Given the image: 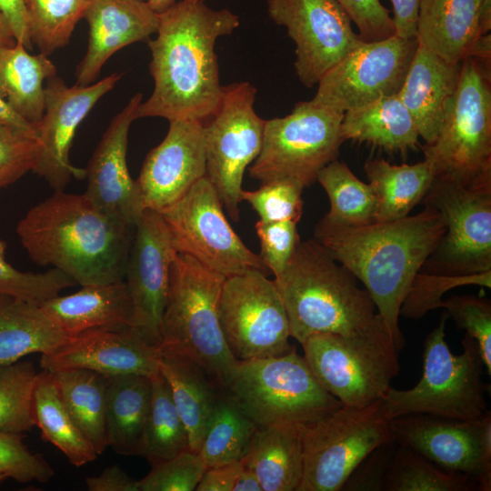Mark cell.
Here are the masks:
<instances>
[{"mask_svg":"<svg viewBox=\"0 0 491 491\" xmlns=\"http://www.w3.org/2000/svg\"><path fill=\"white\" fill-rule=\"evenodd\" d=\"M206 466L198 453L190 449L152 466L151 471L138 480L140 491L195 490Z\"/></svg>","mask_w":491,"mask_h":491,"instance_id":"cell-47","label":"cell"},{"mask_svg":"<svg viewBox=\"0 0 491 491\" xmlns=\"http://www.w3.org/2000/svg\"><path fill=\"white\" fill-rule=\"evenodd\" d=\"M23 433L0 431V473L17 482H48L54 469L41 454L32 453Z\"/></svg>","mask_w":491,"mask_h":491,"instance_id":"cell-48","label":"cell"},{"mask_svg":"<svg viewBox=\"0 0 491 491\" xmlns=\"http://www.w3.org/2000/svg\"><path fill=\"white\" fill-rule=\"evenodd\" d=\"M67 337L39 305L0 296L1 365L32 353H48Z\"/></svg>","mask_w":491,"mask_h":491,"instance_id":"cell-33","label":"cell"},{"mask_svg":"<svg viewBox=\"0 0 491 491\" xmlns=\"http://www.w3.org/2000/svg\"><path fill=\"white\" fill-rule=\"evenodd\" d=\"M343 113L297 103L284 117L266 120L261 150L250 165L251 177L266 184L290 181L303 189L316 181L319 171L336 159Z\"/></svg>","mask_w":491,"mask_h":491,"instance_id":"cell-10","label":"cell"},{"mask_svg":"<svg viewBox=\"0 0 491 491\" xmlns=\"http://www.w3.org/2000/svg\"><path fill=\"white\" fill-rule=\"evenodd\" d=\"M393 6V21L396 35L414 38L416 34L418 12L421 0H390Z\"/></svg>","mask_w":491,"mask_h":491,"instance_id":"cell-56","label":"cell"},{"mask_svg":"<svg viewBox=\"0 0 491 491\" xmlns=\"http://www.w3.org/2000/svg\"><path fill=\"white\" fill-rule=\"evenodd\" d=\"M0 12L5 16L14 38L28 50L33 44L29 36L24 0H0Z\"/></svg>","mask_w":491,"mask_h":491,"instance_id":"cell-55","label":"cell"},{"mask_svg":"<svg viewBox=\"0 0 491 491\" xmlns=\"http://www.w3.org/2000/svg\"><path fill=\"white\" fill-rule=\"evenodd\" d=\"M152 398L151 377L128 374L108 377L105 402L107 446L126 456H142Z\"/></svg>","mask_w":491,"mask_h":491,"instance_id":"cell-29","label":"cell"},{"mask_svg":"<svg viewBox=\"0 0 491 491\" xmlns=\"http://www.w3.org/2000/svg\"><path fill=\"white\" fill-rule=\"evenodd\" d=\"M491 0H421L416 38L444 60L491 57Z\"/></svg>","mask_w":491,"mask_h":491,"instance_id":"cell-24","label":"cell"},{"mask_svg":"<svg viewBox=\"0 0 491 491\" xmlns=\"http://www.w3.org/2000/svg\"><path fill=\"white\" fill-rule=\"evenodd\" d=\"M267 13L296 45L299 81L313 87L362 39L336 0H267Z\"/></svg>","mask_w":491,"mask_h":491,"instance_id":"cell-17","label":"cell"},{"mask_svg":"<svg viewBox=\"0 0 491 491\" xmlns=\"http://www.w3.org/2000/svg\"><path fill=\"white\" fill-rule=\"evenodd\" d=\"M55 75V65L43 53L31 55L18 42L0 50V95L33 125L45 112L44 84Z\"/></svg>","mask_w":491,"mask_h":491,"instance_id":"cell-32","label":"cell"},{"mask_svg":"<svg viewBox=\"0 0 491 491\" xmlns=\"http://www.w3.org/2000/svg\"><path fill=\"white\" fill-rule=\"evenodd\" d=\"M142 94L135 95L112 119L85 169V195L102 211L135 226L143 210L126 163L128 132Z\"/></svg>","mask_w":491,"mask_h":491,"instance_id":"cell-23","label":"cell"},{"mask_svg":"<svg viewBox=\"0 0 491 491\" xmlns=\"http://www.w3.org/2000/svg\"><path fill=\"white\" fill-rule=\"evenodd\" d=\"M445 232L441 213L425 206L415 215L361 226L321 220L314 239L364 284L398 352L405 345L398 324L400 308Z\"/></svg>","mask_w":491,"mask_h":491,"instance_id":"cell-2","label":"cell"},{"mask_svg":"<svg viewBox=\"0 0 491 491\" xmlns=\"http://www.w3.org/2000/svg\"><path fill=\"white\" fill-rule=\"evenodd\" d=\"M8 478L5 475L0 473V483Z\"/></svg>","mask_w":491,"mask_h":491,"instance_id":"cell-61","label":"cell"},{"mask_svg":"<svg viewBox=\"0 0 491 491\" xmlns=\"http://www.w3.org/2000/svg\"><path fill=\"white\" fill-rule=\"evenodd\" d=\"M364 169L376 200V222L407 216L421 202L436 176L432 165L426 159L413 165L369 159Z\"/></svg>","mask_w":491,"mask_h":491,"instance_id":"cell-34","label":"cell"},{"mask_svg":"<svg viewBox=\"0 0 491 491\" xmlns=\"http://www.w3.org/2000/svg\"><path fill=\"white\" fill-rule=\"evenodd\" d=\"M303 188L290 181L261 184L254 191H243L246 201L263 222L292 221L298 223L303 213Z\"/></svg>","mask_w":491,"mask_h":491,"instance_id":"cell-46","label":"cell"},{"mask_svg":"<svg viewBox=\"0 0 491 491\" xmlns=\"http://www.w3.org/2000/svg\"><path fill=\"white\" fill-rule=\"evenodd\" d=\"M219 321L227 347L238 361L279 356L295 347L276 286L259 270L225 279Z\"/></svg>","mask_w":491,"mask_h":491,"instance_id":"cell-14","label":"cell"},{"mask_svg":"<svg viewBox=\"0 0 491 491\" xmlns=\"http://www.w3.org/2000/svg\"><path fill=\"white\" fill-rule=\"evenodd\" d=\"M274 282L300 344L320 333L391 338L367 290L314 238L299 242Z\"/></svg>","mask_w":491,"mask_h":491,"instance_id":"cell-4","label":"cell"},{"mask_svg":"<svg viewBox=\"0 0 491 491\" xmlns=\"http://www.w3.org/2000/svg\"><path fill=\"white\" fill-rule=\"evenodd\" d=\"M396 446L395 440L369 453L352 471L341 490L382 491L384 477Z\"/></svg>","mask_w":491,"mask_h":491,"instance_id":"cell-52","label":"cell"},{"mask_svg":"<svg viewBox=\"0 0 491 491\" xmlns=\"http://www.w3.org/2000/svg\"><path fill=\"white\" fill-rule=\"evenodd\" d=\"M422 150L436 175L469 189L491 190V57L462 61L440 131Z\"/></svg>","mask_w":491,"mask_h":491,"instance_id":"cell-6","label":"cell"},{"mask_svg":"<svg viewBox=\"0 0 491 491\" xmlns=\"http://www.w3.org/2000/svg\"><path fill=\"white\" fill-rule=\"evenodd\" d=\"M150 377L152 398L142 456L154 466L190 447L185 426L175 406L165 378L160 370Z\"/></svg>","mask_w":491,"mask_h":491,"instance_id":"cell-40","label":"cell"},{"mask_svg":"<svg viewBox=\"0 0 491 491\" xmlns=\"http://www.w3.org/2000/svg\"><path fill=\"white\" fill-rule=\"evenodd\" d=\"M448 316L427 335L423 352V374L412 388L392 386L381 399L385 416L425 414L456 420H475L487 411L483 360L476 340L466 334L463 352L454 355L446 341Z\"/></svg>","mask_w":491,"mask_h":491,"instance_id":"cell-7","label":"cell"},{"mask_svg":"<svg viewBox=\"0 0 491 491\" xmlns=\"http://www.w3.org/2000/svg\"><path fill=\"white\" fill-rule=\"evenodd\" d=\"M85 485L89 491H140L138 480L118 466L105 468L97 476L86 477Z\"/></svg>","mask_w":491,"mask_h":491,"instance_id":"cell-54","label":"cell"},{"mask_svg":"<svg viewBox=\"0 0 491 491\" xmlns=\"http://www.w3.org/2000/svg\"><path fill=\"white\" fill-rule=\"evenodd\" d=\"M151 51V95L136 111L140 117L195 119L205 122L223 94L215 45L240 25L229 9H213L203 1L181 0L158 14Z\"/></svg>","mask_w":491,"mask_h":491,"instance_id":"cell-1","label":"cell"},{"mask_svg":"<svg viewBox=\"0 0 491 491\" xmlns=\"http://www.w3.org/2000/svg\"><path fill=\"white\" fill-rule=\"evenodd\" d=\"M256 428L220 387L198 451L206 468L241 461Z\"/></svg>","mask_w":491,"mask_h":491,"instance_id":"cell-38","label":"cell"},{"mask_svg":"<svg viewBox=\"0 0 491 491\" xmlns=\"http://www.w3.org/2000/svg\"><path fill=\"white\" fill-rule=\"evenodd\" d=\"M394 440L439 467L475 477L480 491L491 489V412L475 420L425 414L391 419Z\"/></svg>","mask_w":491,"mask_h":491,"instance_id":"cell-18","label":"cell"},{"mask_svg":"<svg viewBox=\"0 0 491 491\" xmlns=\"http://www.w3.org/2000/svg\"><path fill=\"white\" fill-rule=\"evenodd\" d=\"M241 461L207 467L196 491H233L235 481L243 470Z\"/></svg>","mask_w":491,"mask_h":491,"instance_id":"cell-53","label":"cell"},{"mask_svg":"<svg viewBox=\"0 0 491 491\" xmlns=\"http://www.w3.org/2000/svg\"><path fill=\"white\" fill-rule=\"evenodd\" d=\"M37 376L30 362L0 364V431L24 433L35 425L33 401Z\"/></svg>","mask_w":491,"mask_h":491,"instance_id":"cell-42","label":"cell"},{"mask_svg":"<svg viewBox=\"0 0 491 491\" xmlns=\"http://www.w3.org/2000/svg\"><path fill=\"white\" fill-rule=\"evenodd\" d=\"M84 17L89 25L87 51L76 67V85H88L106 61L133 43L149 40L158 14L143 0H89Z\"/></svg>","mask_w":491,"mask_h":491,"instance_id":"cell-25","label":"cell"},{"mask_svg":"<svg viewBox=\"0 0 491 491\" xmlns=\"http://www.w3.org/2000/svg\"><path fill=\"white\" fill-rule=\"evenodd\" d=\"M256 95V89L249 82L223 86L216 111L204 122L205 176L235 222L240 217L244 173L263 143L266 120L255 111Z\"/></svg>","mask_w":491,"mask_h":491,"instance_id":"cell-12","label":"cell"},{"mask_svg":"<svg viewBox=\"0 0 491 491\" xmlns=\"http://www.w3.org/2000/svg\"><path fill=\"white\" fill-rule=\"evenodd\" d=\"M222 388L256 427L307 425L342 406L295 347L279 356L237 360Z\"/></svg>","mask_w":491,"mask_h":491,"instance_id":"cell-8","label":"cell"},{"mask_svg":"<svg viewBox=\"0 0 491 491\" xmlns=\"http://www.w3.org/2000/svg\"><path fill=\"white\" fill-rule=\"evenodd\" d=\"M40 306L68 336L92 328H131L132 325V304L125 280L84 286Z\"/></svg>","mask_w":491,"mask_h":491,"instance_id":"cell-27","label":"cell"},{"mask_svg":"<svg viewBox=\"0 0 491 491\" xmlns=\"http://www.w3.org/2000/svg\"><path fill=\"white\" fill-rule=\"evenodd\" d=\"M316 181L330 201L323 221L344 226L376 222V200L372 187L358 179L345 162L336 159L327 164L319 171Z\"/></svg>","mask_w":491,"mask_h":491,"instance_id":"cell-37","label":"cell"},{"mask_svg":"<svg viewBox=\"0 0 491 491\" xmlns=\"http://www.w3.org/2000/svg\"><path fill=\"white\" fill-rule=\"evenodd\" d=\"M37 147L35 138L0 125V189L33 171Z\"/></svg>","mask_w":491,"mask_h":491,"instance_id":"cell-50","label":"cell"},{"mask_svg":"<svg viewBox=\"0 0 491 491\" xmlns=\"http://www.w3.org/2000/svg\"><path fill=\"white\" fill-rule=\"evenodd\" d=\"M340 135L343 142H366L401 153L416 149L419 137L413 117L397 94L346 111Z\"/></svg>","mask_w":491,"mask_h":491,"instance_id":"cell-31","label":"cell"},{"mask_svg":"<svg viewBox=\"0 0 491 491\" xmlns=\"http://www.w3.org/2000/svg\"><path fill=\"white\" fill-rule=\"evenodd\" d=\"M0 125L25 133L37 140L35 125L29 123L17 113L0 95Z\"/></svg>","mask_w":491,"mask_h":491,"instance_id":"cell-57","label":"cell"},{"mask_svg":"<svg viewBox=\"0 0 491 491\" xmlns=\"http://www.w3.org/2000/svg\"><path fill=\"white\" fill-rule=\"evenodd\" d=\"M179 253L227 278L249 270L266 274L259 255L252 252L229 225L220 200L205 176L175 204L159 213Z\"/></svg>","mask_w":491,"mask_h":491,"instance_id":"cell-15","label":"cell"},{"mask_svg":"<svg viewBox=\"0 0 491 491\" xmlns=\"http://www.w3.org/2000/svg\"><path fill=\"white\" fill-rule=\"evenodd\" d=\"M458 329L477 343L484 366L491 375V303L486 297L475 295H453L442 301Z\"/></svg>","mask_w":491,"mask_h":491,"instance_id":"cell-45","label":"cell"},{"mask_svg":"<svg viewBox=\"0 0 491 491\" xmlns=\"http://www.w3.org/2000/svg\"><path fill=\"white\" fill-rule=\"evenodd\" d=\"M477 285L491 287V271L469 276H444L418 272L400 308V316L417 319L441 307L442 296L454 287Z\"/></svg>","mask_w":491,"mask_h":491,"instance_id":"cell-44","label":"cell"},{"mask_svg":"<svg viewBox=\"0 0 491 491\" xmlns=\"http://www.w3.org/2000/svg\"><path fill=\"white\" fill-rule=\"evenodd\" d=\"M241 462L256 476L263 491H297L304 469L300 425L257 427Z\"/></svg>","mask_w":491,"mask_h":491,"instance_id":"cell-28","label":"cell"},{"mask_svg":"<svg viewBox=\"0 0 491 491\" xmlns=\"http://www.w3.org/2000/svg\"><path fill=\"white\" fill-rule=\"evenodd\" d=\"M233 491H263V489L256 476L244 467L235 481Z\"/></svg>","mask_w":491,"mask_h":491,"instance_id":"cell-58","label":"cell"},{"mask_svg":"<svg viewBox=\"0 0 491 491\" xmlns=\"http://www.w3.org/2000/svg\"><path fill=\"white\" fill-rule=\"evenodd\" d=\"M301 345L316 377L342 406L381 400L399 372L397 350L388 336L320 333Z\"/></svg>","mask_w":491,"mask_h":491,"instance_id":"cell-11","label":"cell"},{"mask_svg":"<svg viewBox=\"0 0 491 491\" xmlns=\"http://www.w3.org/2000/svg\"><path fill=\"white\" fill-rule=\"evenodd\" d=\"M89 0H24L29 36L49 55L65 46Z\"/></svg>","mask_w":491,"mask_h":491,"instance_id":"cell-41","label":"cell"},{"mask_svg":"<svg viewBox=\"0 0 491 491\" xmlns=\"http://www.w3.org/2000/svg\"><path fill=\"white\" fill-rule=\"evenodd\" d=\"M34 415L42 438L56 446L75 466H82L98 456L65 407L52 373H38L34 390Z\"/></svg>","mask_w":491,"mask_h":491,"instance_id":"cell-36","label":"cell"},{"mask_svg":"<svg viewBox=\"0 0 491 491\" xmlns=\"http://www.w3.org/2000/svg\"><path fill=\"white\" fill-rule=\"evenodd\" d=\"M160 348L147 344L132 328H92L69 336L52 351L42 354L43 370L85 368L114 376L159 371Z\"/></svg>","mask_w":491,"mask_h":491,"instance_id":"cell-22","label":"cell"},{"mask_svg":"<svg viewBox=\"0 0 491 491\" xmlns=\"http://www.w3.org/2000/svg\"><path fill=\"white\" fill-rule=\"evenodd\" d=\"M177 253L162 215L145 209L135 225L125 274L131 304V328L160 348L171 264Z\"/></svg>","mask_w":491,"mask_h":491,"instance_id":"cell-19","label":"cell"},{"mask_svg":"<svg viewBox=\"0 0 491 491\" xmlns=\"http://www.w3.org/2000/svg\"><path fill=\"white\" fill-rule=\"evenodd\" d=\"M135 226L115 219L85 195L55 191L18 222L31 259L84 286L125 279Z\"/></svg>","mask_w":491,"mask_h":491,"instance_id":"cell-3","label":"cell"},{"mask_svg":"<svg viewBox=\"0 0 491 491\" xmlns=\"http://www.w3.org/2000/svg\"><path fill=\"white\" fill-rule=\"evenodd\" d=\"M160 352L159 370L185 426L190 450L198 453L220 387L188 357L165 350Z\"/></svg>","mask_w":491,"mask_h":491,"instance_id":"cell-30","label":"cell"},{"mask_svg":"<svg viewBox=\"0 0 491 491\" xmlns=\"http://www.w3.org/2000/svg\"><path fill=\"white\" fill-rule=\"evenodd\" d=\"M297 223L292 221L256 223L260 241V257L275 277L286 268L300 240Z\"/></svg>","mask_w":491,"mask_h":491,"instance_id":"cell-49","label":"cell"},{"mask_svg":"<svg viewBox=\"0 0 491 491\" xmlns=\"http://www.w3.org/2000/svg\"><path fill=\"white\" fill-rule=\"evenodd\" d=\"M384 491H475L477 480L443 469L409 447L396 443L386 469Z\"/></svg>","mask_w":491,"mask_h":491,"instance_id":"cell-39","label":"cell"},{"mask_svg":"<svg viewBox=\"0 0 491 491\" xmlns=\"http://www.w3.org/2000/svg\"><path fill=\"white\" fill-rule=\"evenodd\" d=\"M304 469L297 491H337L375 448L393 441L391 420L381 400L341 406L322 418L300 425Z\"/></svg>","mask_w":491,"mask_h":491,"instance_id":"cell-9","label":"cell"},{"mask_svg":"<svg viewBox=\"0 0 491 491\" xmlns=\"http://www.w3.org/2000/svg\"><path fill=\"white\" fill-rule=\"evenodd\" d=\"M417 45L416 37L396 35L380 41L361 40L322 76L309 102L344 114L398 94Z\"/></svg>","mask_w":491,"mask_h":491,"instance_id":"cell-16","label":"cell"},{"mask_svg":"<svg viewBox=\"0 0 491 491\" xmlns=\"http://www.w3.org/2000/svg\"><path fill=\"white\" fill-rule=\"evenodd\" d=\"M437 209L446 232L419 272L469 276L491 271V190L436 175L421 202Z\"/></svg>","mask_w":491,"mask_h":491,"instance_id":"cell-13","label":"cell"},{"mask_svg":"<svg viewBox=\"0 0 491 491\" xmlns=\"http://www.w3.org/2000/svg\"><path fill=\"white\" fill-rule=\"evenodd\" d=\"M120 78L113 74L95 84L71 87L56 75L45 82V112L35 125L38 147L33 172L55 191H63L73 176H85V169L70 163L73 138L90 110Z\"/></svg>","mask_w":491,"mask_h":491,"instance_id":"cell-20","label":"cell"},{"mask_svg":"<svg viewBox=\"0 0 491 491\" xmlns=\"http://www.w3.org/2000/svg\"><path fill=\"white\" fill-rule=\"evenodd\" d=\"M52 375L72 419L96 454H102L108 446L105 402L109 376L85 368L62 369Z\"/></svg>","mask_w":491,"mask_h":491,"instance_id":"cell-35","label":"cell"},{"mask_svg":"<svg viewBox=\"0 0 491 491\" xmlns=\"http://www.w3.org/2000/svg\"><path fill=\"white\" fill-rule=\"evenodd\" d=\"M205 175L204 122L169 121L164 140L146 155L135 181L142 210L163 212Z\"/></svg>","mask_w":491,"mask_h":491,"instance_id":"cell-21","label":"cell"},{"mask_svg":"<svg viewBox=\"0 0 491 491\" xmlns=\"http://www.w3.org/2000/svg\"><path fill=\"white\" fill-rule=\"evenodd\" d=\"M6 244L0 239V296L41 305L59 296L66 287L76 282L59 269L45 273L21 272L5 258Z\"/></svg>","mask_w":491,"mask_h":491,"instance_id":"cell-43","label":"cell"},{"mask_svg":"<svg viewBox=\"0 0 491 491\" xmlns=\"http://www.w3.org/2000/svg\"><path fill=\"white\" fill-rule=\"evenodd\" d=\"M225 279L192 256L176 253L170 266L160 346L196 363L221 388L237 362L219 321Z\"/></svg>","mask_w":491,"mask_h":491,"instance_id":"cell-5","label":"cell"},{"mask_svg":"<svg viewBox=\"0 0 491 491\" xmlns=\"http://www.w3.org/2000/svg\"><path fill=\"white\" fill-rule=\"evenodd\" d=\"M461 64L449 63L417 45L397 95L426 144L433 143L440 131L446 104L459 83Z\"/></svg>","mask_w":491,"mask_h":491,"instance_id":"cell-26","label":"cell"},{"mask_svg":"<svg viewBox=\"0 0 491 491\" xmlns=\"http://www.w3.org/2000/svg\"><path fill=\"white\" fill-rule=\"evenodd\" d=\"M203 1L205 0H198ZM148 5L155 11L157 14H160L175 4V0H146Z\"/></svg>","mask_w":491,"mask_h":491,"instance_id":"cell-60","label":"cell"},{"mask_svg":"<svg viewBox=\"0 0 491 491\" xmlns=\"http://www.w3.org/2000/svg\"><path fill=\"white\" fill-rule=\"evenodd\" d=\"M356 25L363 41H380L396 35L389 10L380 0H336Z\"/></svg>","mask_w":491,"mask_h":491,"instance_id":"cell-51","label":"cell"},{"mask_svg":"<svg viewBox=\"0 0 491 491\" xmlns=\"http://www.w3.org/2000/svg\"><path fill=\"white\" fill-rule=\"evenodd\" d=\"M15 43L16 41L13 36L11 29L5 16L0 12V50L12 46Z\"/></svg>","mask_w":491,"mask_h":491,"instance_id":"cell-59","label":"cell"}]
</instances>
